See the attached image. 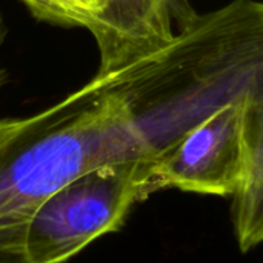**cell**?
I'll return each instance as SVG.
<instances>
[{
    "label": "cell",
    "instance_id": "1",
    "mask_svg": "<svg viewBox=\"0 0 263 263\" xmlns=\"http://www.w3.org/2000/svg\"><path fill=\"white\" fill-rule=\"evenodd\" d=\"M263 5L233 0L196 14L160 51L103 74L154 159L220 106L262 92Z\"/></svg>",
    "mask_w": 263,
    "mask_h": 263
},
{
    "label": "cell",
    "instance_id": "2",
    "mask_svg": "<svg viewBox=\"0 0 263 263\" xmlns=\"http://www.w3.org/2000/svg\"><path fill=\"white\" fill-rule=\"evenodd\" d=\"M153 159L125 99L94 79L39 112L0 148V263H31L28 231L40 205L94 168Z\"/></svg>",
    "mask_w": 263,
    "mask_h": 263
},
{
    "label": "cell",
    "instance_id": "3",
    "mask_svg": "<svg viewBox=\"0 0 263 263\" xmlns=\"http://www.w3.org/2000/svg\"><path fill=\"white\" fill-rule=\"evenodd\" d=\"M153 159L86 171L49 196L28 231L31 263H65L96 239L116 233L131 210L157 193Z\"/></svg>",
    "mask_w": 263,
    "mask_h": 263
},
{
    "label": "cell",
    "instance_id": "4",
    "mask_svg": "<svg viewBox=\"0 0 263 263\" xmlns=\"http://www.w3.org/2000/svg\"><path fill=\"white\" fill-rule=\"evenodd\" d=\"M263 94L236 99L190 128L153 159L159 191L176 188L203 196H231L237 182L248 125Z\"/></svg>",
    "mask_w": 263,
    "mask_h": 263
},
{
    "label": "cell",
    "instance_id": "5",
    "mask_svg": "<svg viewBox=\"0 0 263 263\" xmlns=\"http://www.w3.org/2000/svg\"><path fill=\"white\" fill-rule=\"evenodd\" d=\"M196 14L190 0H106L103 14L89 31L100 54L97 74L156 54Z\"/></svg>",
    "mask_w": 263,
    "mask_h": 263
},
{
    "label": "cell",
    "instance_id": "6",
    "mask_svg": "<svg viewBox=\"0 0 263 263\" xmlns=\"http://www.w3.org/2000/svg\"><path fill=\"white\" fill-rule=\"evenodd\" d=\"M231 196L234 234L240 251L248 253L263 240V106L251 116Z\"/></svg>",
    "mask_w": 263,
    "mask_h": 263
},
{
    "label": "cell",
    "instance_id": "7",
    "mask_svg": "<svg viewBox=\"0 0 263 263\" xmlns=\"http://www.w3.org/2000/svg\"><path fill=\"white\" fill-rule=\"evenodd\" d=\"M40 22L91 31L106 8V0H20Z\"/></svg>",
    "mask_w": 263,
    "mask_h": 263
},
{
    "label": "cell",
    "instance_id": "8",
    "mask_svg": "<svg viewBox=\"0 0 263 263\" xmlns=\"http://www.w3.org/2000/svg\"><path fill=\"white\" fill-rule=\"evenodd\" d=\"M37 116L39 114L23 119H0V148L11 139L18 136L22 131H25L28 126H31L35 122Z\"/></svg>",
    "mask_w": 263,
    "mask_h": 263
},
{
    "label": "cell",
    "instance_id": "9",
    "mask_svg": "<svg viewBox=\"0 0 263 263\" xmlns=\"http://www.w3.org/2000/svg\"><path fill=\"white\" fill-rule=\"evenodd\" d=\"M6 34H8V29H6L5 20H3V17H2V14H0V45L5 42V39H6Z\"/></svg>",
    "mask_w": 263,
    "mask_h": 263
},
{
    "label": "cell",
    "instance_id": "10",
    "mask_svg": "<svg viewBox=\"0 0 263 263\" xmlns=\"http://www.w3.org/2000/svg\"><path fill=\"white\" fill-rule=\"evenodd\" d=\"M5 82H6V72H5V69L0 66V89L3 88Z\"/></svg>",
    "mask_w": 263,
    "mask_h": 263
}]
</instances>
